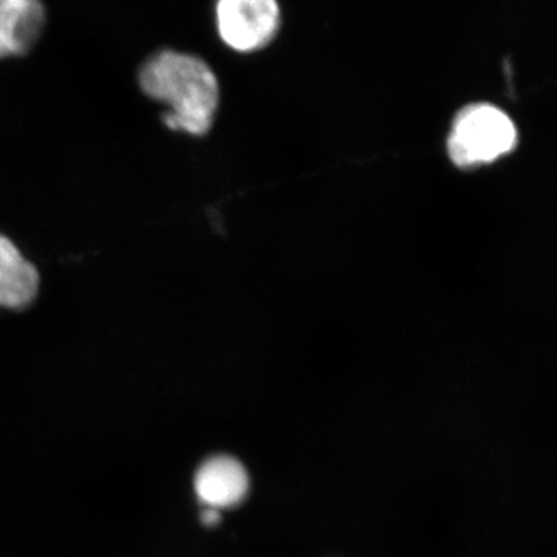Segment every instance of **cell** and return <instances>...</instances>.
<instances>
[{
  "label": "cell",
  "mask_w": 557,
  "mask_h": 557,
  "mask_svg": "<svg viewBox=\"0 0 557 557\" xmlns=\"http://www.w3.org/2000/svg\"><path fill=\"white\" fill-rule=\"evenodd\" d=\"M146 97L164 106L163 121L174 132L201 137L214 123L220 101L218 76L196 54L161 50L138 73Z\"/></svg>",
  "instance_id": "6da1fadb"
},
{
  "label": "cell",
  "mask_w": 557,
  "mask_h": 557,
  "mask_svg": "<svg viewBox=\"0 0 557 557\" xmlns=\"http://www.w3.org/2000/svg\"><path fill=\"white\" fill-rule=\"evenodd\" d=\"M518 145V129L504 110L486 102L457 113L448 139L450 160L458 168L491 163Z\"/></svg>",
  "instance_id": "7a4b0ae2"
},
{
  "label": "cell",
  "mask_w": 557,
  "mask_h": 557,
  "mask_svg": "<svg viewBox=\"0 0 557 557\" xmlns=\"http://www.w3.org/2000/svg\"><path fill=\"white\" fill-rule=\"evenodd\" d=\"M215 25L231 50L252 53L269 47L282 25L278 0H218Z\"/></svg>",
  "instance_id": "3957f363"
},
{
  "label": "cell",
  "mask_w": 557,
  "mask_h": 557,
  "mask_svg": "<svg viewBox=\"0 0 557 557\" xmlns=\"http://www.w3.org/2000/svg\"><path fill=\"white\" fill-rule=\"evenodd\" d=\"M249 479L247 469L233 457L209 458L196 475V493L205 507L212 509L231 508L247 497Z\"/></svg>",
  "instance_id": "277c9868"
},
{
  "label": "cell",
  "mask_w": 557,
  "mask_h": 557,
  "mask_svg": "<svg viewBox=\"0 0 557 557\" xmlns=\"http://www.w3.org/2000/svg\"><path fill=\"white\" fill-rule=\"evenodd\" d=\"M40 0H0V60L24 57L46 27Z\"/></svg>",
  "instance_id": "5b68a950"
},
{
  "label": "cell",
  "mask_w": 557,
  "mask_h": 557,
  "mask_svg": "<svg viewBox=\"0 0 557 557\" xmlns=\"http://www.w3.org/2000/svg\"><path fill=\"white\" fill-rule=\"evenodd\" d=\"M39 271L17 245L0 234V310H25L39 295Z\"/></svg>",
  "instance_id": "8992f818"
},
{
  "label": "cell",
  "mask_w": 557,
  "mask_h": 557,
  "mask_svg": "<svg viewBox=\"0 0 557 557\" xmlns=\"http://www.w3.org/2000/svg\"><path fill=\"white\" fill-rule=\"evenodd\" d=\"M201 519H203V522L208 523V525H214V523H218V520H219L218 509H212V508L205 509V512H203V516H201Z\"/></svg>",
  "instance_id": "52a82bcc"
}]
</instances>
